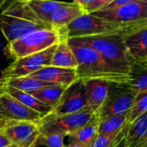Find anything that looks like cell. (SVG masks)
Listing matches in <instances>:
<instances>
[{
    "mask_svg": "<svg viewBox=\"0 0 147 147\" xmlns=\"http://www.w3.org/2000/svg\"><path fill=\"white\" fill-rule=\"evenodd\" d=\"M55 47L56 45L40 53L13 60L2 71L1 80L27 77L45 66L50 65Z\"/></svg>",
    "mask_w": 147,
    "mask_h": 147,
    "instance_id": "cell-8",
    "label": "cell"
},
{
    "mask_svg": "<svg viewBox=\"0 0 147 147\" xmlns=\"http://www.w3.org/2000/svg\"><path fill=\"white\" fill-rule=\"evenodd\" d=\"M136 96V93L126 84L110 83L107 98L95 115L99 120H101L129 112L134 103Z\"/></svg>",
    "mask_w": 147,
    "mask_h": 147,
    "instance_id": "cell-7",
    "label": "cell"
},
{
    "mask_svg": "<svg viewBox=\"0 0 147 147\" xmlns=\"http://www.w3.org/2000/svg\"><path fill=\"white\" fill-rule=\"evenodd\" d=\"M42 116L23 105L8 93H0V129L17 121L37 122Z\"/></svg>",
    "mask_w": 147,
    "mask_h": 147,
    "instance_id": "cell-9",
    "label": "cell"
},
{
    "mask_svg": "<svg viewBox=\"0 0 147 147\" xmlns=\"http://www.w3.org/2000/svg\"><path fill=\"white\" fill-rule=\"evenodd\" d=\"M120 131L110 134H99L91 147H113L115 138Z\"/></svg>",
    "mask_w": 147,
    "mask_h": 147,
    "instance_id": "cell-29",
    "label": "cell"
},
{
    "mask_svg": "<svg viewBox=\"0 0 147 147\" xmlns=\"http://www.w3.org/2000/svg\"><path fill=\"white\" fill-rule=\"evenodd\" d=\"M68 86V85L65 84H53L42 88L30 94L42 102L54 109Z\"/></svg>",
    "mask_w": 147,
    "mask_h": 147,
    "instance_id": "cell-23",
    "label": "cell"
},
{
    "mask_svg": "<svg viewBox=\"0 0 147 147\" xmlns=\"http://www.w3.org/2000/svg\"><path fill=\"white\" fill-rule=\"evenodd\" d=\"M87 109L85 85L82 79H76L63 91L52 112L55 115H66Z\"/></svg>",
    "mask_w": 147,
    "mask_h": 147,
    "instance_id": "cell-11",
    "label": "cell"
},
{
    "mask_svg": "<svg viewBox=\"0 0 147 147\" xmlns=\"http://www.w3.org/2000/svg\"><path fill=\"white\" fill-rule=\"evenodd\" d=\"M64 28H42L27 33L20 38L10 41L5 47V54L11 60L44 51L63 39H66Z\"/></svg>",
    "mask_w": 147,
    "mask_h": 147,
    "instance_id": "cell-4",
    "label": "cell"
},
{
    "mask_svg": "<svg viewBox=\"0 0 147 147\" xmlns=\"http://www.w3.org/2000/svg\"><path fill=\"white\" fill-rule=\"evenodd\" d=\"M8 42L0 29V71L2 72L12 61L5 54V47Z\"/></svg>",
    "mask_w": 147,
    "mask_h": 147,
    "instance_id": "cell-30",
    "label": "cell"
},
{
    "mask_svg": "<svg viewBox=\"0 0 147 147\" xmlns=\"http://www.w3.org/2000/svg\"><path fill=\"white\" fill-rule=\"evenodd\" d=\"M113 0H96V2L94 3V4L91 7L90 10H89V13H93L94 11H97L99 9H103L104 7H106L107 4H109L110 3H112Z\"/></svg>",
    "mask_w": 147,
    "mask_h": 147,
    "instance_id": "cell-33",
    "label": "cell"
},
{
    "mask_svg": "<svg viewBox=\"0 0 147 147\" xmlns=\"http://www.w3.org/2000/svg\"><path fill=\"white\" fill-rule=\"evenodd\" d=\"M1 81H2L3 86V85L10 86L12 88L17 89L19 90H22V91H24V92H27L29 94L34 91H36L42 88H44L46 86L57 84L42 81L37 78H30L29 76L17 78H12V79H7V80H1Z\"/></svg>",
    "mask_w": 147,
    "mask_h": 147,
    "instance_id": "cell-21",
    "label": "cell"
},
{
    "mask_svg": "<svg viewBox=\"0 0 147 147\" xmlns=\"http://www.w3.org/2000/svg\"><path fill=\"white\" fill-rule=\"evenodd\" d=\"M99 118L95 115V116L84 127L78 129L74 134H70L69 137L73 140H76L86 146L91 147L95 138L97 137L98 134V127H99Z\"/></svg>",
    "mask_w": 147,
    "mask_h": 147,
    "instance_id": "cell-24",
    "label": "cell"
},
{
    "mask_svg": "<svg viewBox=\"0 0 147 147\" xmlns=\"http://www.w3.org/2000/svg\"><path fill=\"white\" fill-rule=\"evenodd\" d=\"M135 1H139V0H113L112 3H110L109 4H107L106 7H104L101 9H113L124 6L126 4H128V3H133V2H135Z\"/></svg>",
    "mask_w": 147,
    "mask_h": 147,
    "instance_id": "cell-32",
    "label": "cell"
},
{
    "mask_svg": "<svg viewBox=\"0 0 147 147\" xmlns=\"http://www.w3.org/2000/svg\"><path fill=\"white\" fill-rule=\"evenodd\" d=\"M65 147H88L86 146L85 145H83V144H81V143H80V142H78V141H76V140H72V141L67 146Z\"/></svg>",
    "mask_w": 147,
    "mask_h": 147,
    "instance_id": "cell-35",
    "label": "cell"
},
{
    "mask_svg": "<svg viewBox=\"0 0 147 147\" xmlns=\"http://www.w3.org/2000/svg\"><path fill=\"white\" fill-rule=\"evenodd\" d=\"M23 3L30 12L42 22L47 16L64 3V2L55 0H30Z\"/></svg>",
    "mask_w": 147,
    "mask_h": 147,
    "instance_id": "cell-22",
    "label": "cell"
},
{
    "mask_svg": "<svg viewBox=\"0 0 147 147\" xmlns=\"http://www.w3.org/2000/svg\"><path fill=\"white\" fill-rule=\"evenodd\" d=\"M10 145H12L11 141L0 129V147H7Z\"/></svg>",
    "mask_w": 147,
    "mask_h": 147,
    "instance_id": "cell-34",
    "label": "cell"
},
{
    "mask_svg": "<svg viewBox=\"0 0 147 147\" xmlns=\"http://www.w3.org/2000/svg\"><path fill=\"white\" fill-rule=\"evenodd\" d=\"M74 3L80 6L86 13H89L91 7L94 4L96 0H73Z\"/></svg>",
    "mask_w": 147,
    "mask_h": 147,
    "instance_id": "cell-31",
    "label": "cell"
},
{
    "mask_svg": "<svg viewBox=\"0 0 147 147\" xmlns=\"http://www.w3.org/2000/svg\"><path fill=\"white\" fill-rule=\"evenodd\" d=\"M67 38L120 34V24L84 13L64 28Z\"/></svg>",
    "mask_w": 147,
    "mask_h": 147,
    "instance_id": "cell-6",
    "label": "cell"
},
{
    "mask_svg": "<svg viewBox=\"0 0 147 147\" xmlns=\"http://www.w3.org/2000/svg\"><path fill=\"white\" fill-rule=\"evenodd\" d=\"M76 61V73L78 78L82 80L101 79L109 83L126 84L128 74L120 72L111 67L105 59L90 46L82 42L78 38H68Z\"/></svg>",
    "mask_w": 147,
    "mask_h": 147,
    "instance_id": "cell-1",
    "label": "cell"
},
{
    "mask_svg": "<svg viewBox=\"0 0 147 147\" xmlns=\"http://www.w3.org/2000/svg\"><path fill=\"white\" fill-rule=\"evenodd\" d=\"M67 135L63 134H41L37 143V146L44 147H65L64 139Z\"/></svg>",
    "mask_w": 147,
    "mask_h": 147,
    "instance_id": "cell-27",
    "label": "cell"
},
{
    "mask_svg": "<svg viewBox=\"0 0 147 147\" xmlns=\"http://www.w3.org/2000/svg\"><path fill=\"white\" fill-rule=\"evenodd\" d=\"M127 86L136 95L147 90V62L133 61L128 71Z\"/></svg>",
    "mask_w": 147,
    "mask_h": 147,
    "instance_id": "cell-20",
    "label": "cell"
},
{
    "mask_svg": "<svg viewBox=\"0 0 147 147\" xmlns=\"http://www.w3.org/2000/svg\"><path fill=\"white\" fill-rule=\"evenodd\" d=\"M129 112L109 116L99 121L98 134H110L121 130L128 122Z\"/></svg>",
    "mask_w": 147,
    "mask_h": 147,
    "instance_id": "cell-25",
    "label": "cell"
},
{
    "mask_svg": "<svg viewBox=\"0 0 147 147\" xmlns=\"http://www.w3.org/2000/svg\"><path fill=\"white\" fill-rule=\"evenodd\" d=\"M106 21L125 24L147 17V0H139L113 9H100L90 13Z\"/></svg>",
    "mask_w": 147,
    "mask_h": 147,
    "instance_id": "cell-10",
    "label": "cell"
},
{
    "mask_svg": "<svg viewBox=\"0 0 147 147\" xmlns=\"http://www.w3.org/2000/svg\"><path fill=\"white\" fill-rule=\"evenodd\" d=\"M18 2H28V1H30V0H16Z\"/></svg>",
    "mask_w": 147,
    "mask_h": 147,
    "instance_id": "cell-38",
    "label": "cell"
},
{
    "mask_svg": "<svg viewBox=\"0 0 147 147\" xmlns=\"http://www.w3.org/2000/svg\"><path fill=\"white\" fill-rule=\"evenodd\" d=\"M86 13L80 6L74 3H66L52 11L43 22L55 29H63L74 20Z\"/></svg>",
    "mask_w": 147,
    "mask_h": 147,
    "instance_id": "cell-14",
    "label": "cell"
},
{
    "mask_svg": "<svg viewBox=\"0 0 147 147\" xmlns=\"http://www.w3.org/2000/svg\"><path fill=\"white\" fill-rule=\"evenodd\" d=\"M146 111H147V90L136 96L134 103L129 111L128 123L133 122Z\"/></svg>",
    "mask_w": 147,
    "mask_h": 147,
    "instance_id": "cell-26",
    "label": "cell"
},
{
    "mask_svg": "<svg viewBox=\"0 0 147 147\" xmlns=\"http://www.w3.org/2000/svg\"><path fill=\"white\" fill-rule=\"evenodd\" d=\"M146 29H147V17L132 22L120 24V34L122 35H127Z\"/></svg>",
    "mask_w": 147,
    "mask_h": 147,
    "instance_id": "cell-28",
    "label": "cell"
},
{
    "mask_svg": "<svg viewBox=\"0 0 147 147\" xmlns=\"http://www.w3.org/2000/svg\"><path fill=\"white\" fill-rule=\"evenodd\" d=\"M87 97V108L97 113L104 103L109 88V82L101 79L83 80Z\"/></svg>",
    "mask_w": 147,
    "mask_h": 147,
    "instance_id": "cell-16",
    "label": "cell"
},
{
    "mask_svg": "<svg viewBox=\"0 0 147 147\" xmlns=\"http://www.w3.org/2000/svg\"><path fill=\"white\" fill-rule=\"evenodd\" d=\"M147 142V111L119 132L113 147H142Z\"/></svg>",
    "mask_w": 147,
    "mask_h": 147,
    "instance_id": "cell-12",
    "label": "cell"
},
{
    "mask_svg": "<svg viewBox=\"0 0 147 147\" xmlns=\"http://www.w3.org/2000/svg\"><path fill=\"white\" fill-rule=\"evenodd\" d=\"M9 0H0V12L3 10V9L5 7Z\"/></svg>",
    "mask_w": 147,
    "mask_h": 147,
    "instance_id": "cell-36",
    "label": "cell"
},
{
    "mask_svg": "<svg viewBox=\"0 0 147 147\" xmlns=\"http://www.w3.org/2000/svg\"><path fill=\"white\" fill-rule=\"evenodd\" d=\"M3 91L8 93L10 96H11L13 98L17 100L19 102H21L23 105L26 106L27 108L37 112L40 114L42 117L50 112H52L53 108L42 102L38 99H36L35 96H33L31 94L19 90L17 89L12 88L10 86L3 85Z\"/></svg>",
    "mask_w": 147,
    "mask_h": 147,
    "instance_id": "cell-18",
    "label": "cell"
},
{
    "mask_svg": "<svg viewBox=\"0 0 147 147\" xmlns=\"http://www.w3.org/2000/svg\"><path fill=\"white\" fill-rule=\"evenodd\" d=\"M142 147H147V142L146 143V144H145V145H144V146H143Z\"/></svg>",
    "mask_w": 147,
    "mask_h": 147,
    "instance_id": "cell-39",
    "label": "cell"
},
{
    "mask_svg": "<svg viewBox=\"0 0 147 147\" xmlns=\"http://www.w3.org/2000/svg\"><path fill=\"white\" fill-rule=\"evenodd\" d=\"M94 49L116 71L128 74L133 59L129 54L124 36L120 34L76 37Z\"/></svg>",
    "mask_w": 147,
    "mask_h": 147,
    "instance_id": "cell-3",
    "label": "cell"
},
{
    "mask_svg": "<svg viewBox=\"0 0 147 147\" xmlns=\"http://www.w3.org/2000/svg\"><path fill=\"white\" fill-rule=\"evenodd\" d=\"M29 77L49 83L65 85H69L76 79H78L75 69L61 68L51 65L45 66L39 71L29 75Z\"/></svg>",
    "mask_w": 147,
    "mask_h": 147,
    "instance_id": "cell-15",
    "label": "cell"
},
{
    "mask_svg": "<svg viewBox=\"0 0 147 147\" xmlns=\"http://www.w3.org/2000/svg\"><path fill=\"white\" fill-rule=\"evenodd\" d=\"M1 130L16 147H36L41 135L37 124L31 121L10 123Z\"/></svg>",
    "mask_w": 147,
    "mask_h": 147,
    "instance_id": "cell-13",
    "label": "cell"
},
{
    "mask_svg": "<svg viewBox=\"0 0 147 147\" xmlns=\"http://www.w3.org/2000/svg\"><path fill=\"white\" fill-rule=\"evenodd\" d=\"M51 66L76 69L77 61L75 56L68 43V38L62 40L56 44L51 59Z\"/></svg>",
    "mask_w": 147,
    "mask_h": 147,
    "instance_id": "cell-19",
    "label": "cell"
},
{
    "mask_svg": "<svg viewBox=\"0 0 147 147\" xmlns=\"http://www.w3.org/2000/svg\"><path fill=\"white\" fill-rule=\"evenodd\" d=\"M42 28L55 29L39 21L23 2L13 0L0 12V29L8 43L27 33Z\"/></svg>",
    "mask_w": 147,
    "mask_h": 147,
    "instance_id": "cell-2",
    "label": "cell"
},
{
    "mask_svg": "<svg viewBox=\"0 0 147 147\" xmlns=\"http://www.w3.org/2000/svg\"><path fill=\"white\" fill-rule=\"evenodd\" d=\"M123 36L132 59L134 61L147 62V29Z\"/></svg>",
    "mask_w": 147,
    "mask_h": 147,
    "instance_id": "cell-17",
    "label": "cell"
},
{
    "mask_svg": "<svg viewBox=\"0 0 147 147\" xmlns=\"http://www.w3.org/2000/svg\"><path fill=\"white\" fill-rule=\"evenodd\" d=\"M1 77H2V72L0 71V93L3 92V84H2V81H1Z\"/></svg>",
    "mask_w": 147,
    "mask_h": 147,
    "instance_id": "cell-37",
    "label": "cell"
},
{
    "mask_svg": "<svg viewBox=\"0 0 147 147\" xmlns=\"http://www.w3.org/2000/svg\"><path fill=\"white\" fill-rule=\"evenodd\" d=\"M94 116L95 113L88 108L76 113L66 115H55L50 112L42 117L36 124L41 134H63L69 136L88 124Z\"/></svg>",
    "mask_w": 147,
    "mask_h": 147,
    "instance_id": "cell-5",
    "label": "cell"
}]
</instances>
